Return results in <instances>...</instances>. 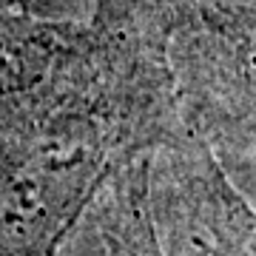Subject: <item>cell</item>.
I'll return each instance as SVG.
<instances>
[{"instance_id": "cell-1", "label": "cell", "mask_w": 256, "mask_h": 256, "mask_svg": "<svg viewBox=\"0 0 256 256\" xmlns=\"http://www.w3.org/2000/svg\"><path fill=\"white\" fill-rule=\"evenodd\" d=\"M120 160L94 128L54 126L6 142L0 148V256H54Z\"/></svg>"}, {"instance_id": "cell-2", "label": "cell", "mask_w": 256, "mask_h": 256, "mask_svg": "<svg viewBox=\"0 0 256 256\" xmlns=\"http://www.w3.org/2000/svg\"><path fill=\"white\" fill-rule=\"evenodd\" d=\"M108 256H162L148 208L146 165L122 156L111 174V196L102 220Z\"/></svg>"}]
</instances>
